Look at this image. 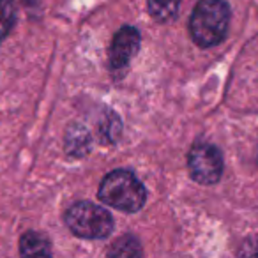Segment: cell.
Returning <instances> with one entry per match:
<instances>
[{
    "label": "cell",
    "mask_w": 258,
    "mask_h": 258,
    "mask_svg": "<svg viewBox=\"0 0 258 258\" xmlns=\"http://www.w3.org/2000/svg\"><path fill=\"white\" fill-rule=\"evenodd\" d=\"M230 9L225 0H200L189 20L193 41L202 48L219 44L226 37Z\"/></svg>",
    "instance_id": "obj_1"
},
{
    "label": "cell",
    "mask_w": 258,
    "mask_h": 258,
    "mask_svg": "<svg viewBox=\"0 0 258 258\" xmlns=\"http://www.w3.org/2000/svg\"><path fill=\"white\" fill-rule=\"evenodd\" d=\"M99 200L122 212H137L147 200L144 184L127 170L108 173L99 186Z\"/></svg>",
    "instance_id": "obj_2"
},
{
    "label": "cell",
    "mask_w": 258,
    "mask_h": 258,
    "mask_svg": "<svg viewBox=\"0 0 258 258\" xmlns=\"http://www.w3.org/2000/svg\"><path fill=\"white\" fill-rule=\"evenodd\" d=\"M66 225L82 239H104L113 232V218L101 205L78 202L66 212Z\"/></svg>",
    "instance_id": "obj_3"
},
{
    "label": "cell",
    "mask_w": 258,
    "mask_h": 258,
    "mask_svg": "<svg viewBox=\"0 0 258 258\" xmlns=\"http://www.w3.org/2000/svg\"><path fill=\"white\" fill-rule=\"evenodd\" d=\"M187 168L197 182L216 184L223 173V156L214 145L197 144L187 154Z\"/></svg>",
    "instance_id": "obj_4"
},
{
    "label": "cell",
    "mask_w": 258,
    "mask_h": 258,
    "mask_svg": "<svg viewBox=\"0 0 258 258\" xmlns=\"http://www.w3.org/2000/svg\"><path fill=\"white\" fill-rule=\"evenodd\" d=\"M140 48V32L135 27H122L115 34L110 48V64L113 69H120L129 64Z\"/></svg>",
    "instance_id": "obj_5"
},
{
    "label": "cell",
    "mask_w": 258,
    "mask_h": 258,
    "mask_svg": "<svg viewBox=\"0 0 258 258\" xmlns=\"http://www.w3.org/2000/svg\"><path fill=\"white\" fill-rule=\"evenodd\" d=\"M22 258H51V242L39 232H27L20 239Z\"/></svg>",
    "instance_id": "obj_6"
},
{
    "label": "cell",
    "mask_w": 258,
    "mask_h": 258,
    "mask_svg": "<svg viewBox=\"0 0 258 258\" xmlns=\"http://www.w3.org/2000/svg\"><path fill=\"white\" fill-rule=\"evenodd\" d=\"M108 258H144L140 240L135 235H120L108 249Z\"/></svg>",
    "instance_id": "obj_7"
},
{
    "label": "cell",
    "mask_w": 258,
    "mask_h": 258,
    "mask_svg": "<svg viewBox=\"0 0 258 258\" xmlns=\"http://www.w3.org/2000/svg\"><path fill=\"white\" fill-rule=\"evenodd\" d=\"M147 6L152 18L158 22H168L175 18L180 0H147Z\"/></svg>",
    "instance_id": "obj_8"
},
{
    "label": "cell",
    "mask_w": 258,
    "mask_h": 258,
    "mask_svg": "<svg viewBox=\"0 0 258 258\" xmlns=\"http://www.w3.org/2000/svg\"><path fill=\"white\" fill-rule=\"evenodd\" d=\"M16 22L15 0H0V37H6Z\"/></svg>",
    "instance_id": "obj_9"
},
{
    "label": "cell",
    "mask_w": 258,
    "mask_h": 258,
    "mask_svg": "<svg viewBox=\"0 0 258 258\" xmlns=\"http://www.w3.org/2000/svg\"><path fill=\"white\" fill-rule=\"evenodd\" d=\"M120 127H122L120 120H118V117L115 113H110L108 117H104L103 122H101V125H99L103 142H106V144H113V142H117L118 137H120Z\"/></svg>",
    "instance_id": "obj_10"
},
{
    "label": "cell",
    "mask_w": 258,
    "mask_h": 258,
    "mask_svg": "<svg viewBox=\"0 0 258 258\" xmlns=\"http://www.w3.org/2000/svg\"><path fill=\"white\" fill-rule=\"evenodd\" d=\"M89 131H76V133L69 135L68 137V151L71 154L82 156L85 152H89Z\"/></svg>",
    "instance_id": "obj_11"
},
{
    "label": "cell",
    "mask_w": 258,
    "mask_h": 258,
    "mask_svg": "<svg viewBox=\"0 0 258 258\" xmlns=\"http://www.w3.org/2000/svg\"><path fill=\"white\" fill-rule=\"evenodd\" d=\"M239 258H258V239L246 240L239 249Z\"/></svg>",
    "instance_id": "obj_12"
}]
</instances>
